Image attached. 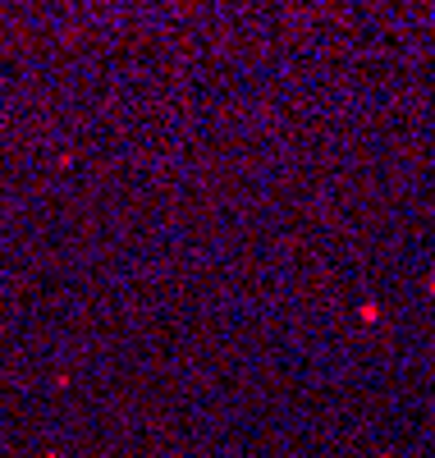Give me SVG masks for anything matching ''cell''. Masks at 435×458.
Segmentation results:
<instances>
[{"label":"cell","mask_w":435,"mask_h":458,"mask_svg":"<svg viewBox=\"0 0 435 458\" xmlns=\"http://www.w3.org/2000/svg\"><path fill=\"white\" fill-rule=\"evenodd\" d=\"M431 298H435V275H431Z\"/></svg>","instance_id":"6da1fadb"},{"label":"cell","mask_w":435,"mask_h":458,"mask_svg":"<svg viewBox=\"0 0 435 458\" xmlns=\"http://www.w3.org/2000/svg\"><path fill=\"white\" fill-rule=\"evenodd\" d=\"M376 458H389V454H376Z\"/></svg>","instance_id":"7a4b0ae2"}]
</instances>
